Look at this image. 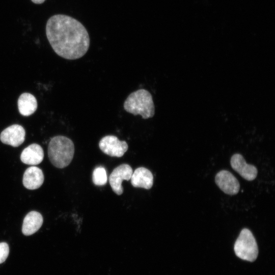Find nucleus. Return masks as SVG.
<instances>
[{
  "mask_svg": "<svg viewBox=\"0 0 275 275\" xmlns=\"http://www.w3.org/2000/svg\"><path fill=\"white\" fill-rule=\"evenodd\" d=\"M46 35L54 51L65 59L81 58L90 46V37L86 28L77 19L66 15L50 17L46 23Z\"/></svg>",
  "mask_w": 275,
  "mask_h": 275,
  "instance_id": "f257e3e1",
  "label": "nucleus"
},
{
  "mask_svg": "<svg viewBox=\"0 0 275 275\" xmlns=\"http://www.w3.org/2000/svg\"><path fill=\"white\" fill-rule=\"evenodd\" d=\"M74 151L72 141L63 135L52 138L48 146V154L51 163L60 169L70 164L73 158Z\"/></svg>",
  "mask_w": 275,
  "mask_h": 275,
  "instance_id": "f03ea898",
  "label": "nucleus"
},
{
  "mask_svg": "<svg viewBox=\"0 0 275 275\" xmlns=\"http://www.w3.org/2000/svg\"><path fill=\"white\" fill-rule=\"evenodd\" d=\"M124 110L134 116L140 115L144 119L152 118L155 114V106L151 94L142 89L131 93L124 101Z\"/></svg>",
  "mask_w": 275,
  "mask_h": 275,
  "instance_id": "7ed1b4c3",
  "label": "nucleus"
},
{
  "mask_svg": "<svg viewBox=\"0 0 275 275\" xmlns=\"http://www.w3.org/2000/svg\"><path fill=\"white\" fill-rule=\"evenodd\" d=\"M236 255L239 258L251 262L255 261L258 255V248L252 232L243 229L237 238L234 246Z\"/></svg>",
  "mask_w": 275,
  "mask_h": 275,
  "instance_id": "20e7f679",
  "label": "nucleus"
},
{
  "mask_svg": "<svg viewBox=\"0 0 275 275\" xmlns=\"http://www.w3.org/2000/svg\"><path fill=\"white\" fill-rule=\"evenodd\" d=\"M99 147L105 154L117 157L123 156L128 149L126 142L120 141L113 135L103 137L99 142Z\"/></svg>",
  "mask_w": 275,
  "mask_h": 275,
  "instance_id": "39448f33",
  "label": "nucleus"
},
{
  "mask_svg": "<svg viewBox=\"0 0 275 275\" xmlns=\"http://www.w3.org/2000/svg\"><path fill=\"white\" fill-rule=\"evenodd\" d=\"M133 173L131 167L128 164H122L114 169L109 177V182L112 189L118 195L123 192L122 182L130 179Z\"/></svg>",
  "mask_w": 275,
  "mask_h": 275,
  "instance_id": "423d86ee",
  "label": "nucleus"
},
{
  "mask_svg": "<svg viewBox=\"0 0 275 275\" xmlns=\"http://www.w3.org/2000/svg\"><path fill=\"white\" fill-rule=\"evenodd\" d=\"M215 182L218 187L229 195L237 194L240 189V184L237 178L229 171L222 170L215 177Z\"/></svg>",
  "mask_w": 275,
  "mask_h": 275,
  "instance_id": "0eeeda50",
  "label": "nucleus"
},
{
  "mask_svg": "<svg viewBox=\"0 0 275 275\" xmlns=\"http://www.w3.org/2000/svg\"><path fill=\"white\" fill-rule=\"evenodd\" d=\"M25 131L18 124H13L3 130L0 134V140L5 144L17 147L25 140Z\"/></svg>",
  "mask_w": 275,
  "mask_h": 275,
  "instance_id": "6e6552de",
  "label": "nucleus"
},
{
  "mask_svg": "<svg viewBox=\"0 0 275 275\" xmlns=\"http://www.w3.org/2000/svg\"><path fill=\"white\" fill-rule=\"evenodd\" d=\"M230 163L232 169L244 179L252 181L256 178L257 169L252 164H248L240 154L236 153L233 155L231 158Z\"/></svg>",
  "mask_w": 275,
  "mask_h": 275,
  "instance_id": "1a4fd4ad",
  "label": "nucleus"
},
{
  "mask_svg": "<svg viewBox=\"0 0 275 275\" xmlns=\"http://www.w3.org/2000/svg\"><path fill=\"white\" fill-rule=\"evenodd\" d=\"M44 179L42 171L37 167L32 166L24 172L22 183L25 188L33 190L39 188L42 185Z\"/></svg>",
  "mask_w": 275,
  "mask_h": 275,
  "instance_id": "9d476101",
  "label": "nucleus"
},
{
  "mask_svg": "<svg viewBox=\"0 0 275 275\" xmlns=\"http://www.w3.org/2000/svg\"><path fill=\"white\" fill-rule=\"evenodd\" d=\"M131 185L134 187L150 189L153 184V176L150 170L139 167L133 172L131 178Z\"/></svg>",
  "mask_w": 275,
  "mask_h": 275,
  "instance_id": "9b49d317",
  "label": "nucleus"
},
{
  "mask_svg": "<svg viewBox=\"0 0 275 275\" xmlns=\"http://www.w3.org/2000/svg\"><path fill=\"white\" fill-rule=\"evenodd\" d=\"M43 157L42 148L36 143L31 144L24 148L20 155V159L23 163L33 166L41 163Z\"/></svg>",
  "mask_w": 275,
  "mask_h": 275,
  "instance_id": "f8f14e48",
  "label": "nucleus"
},
{
  "mask_svg": "<svg viewBox=\"0 0 275 275\" xmlns=\"http://www.w3.org/2000/svg\"><path fill=\"white\" fill-rule=\"evenodd\" d=\"M43 222V217L39 212L36 211L29 212L24 217L23 221L22 233L25 236L34 234L42 226Z\"/></svg>",
  "mask_w": 275,
  "mask_h": 275,
  "instance_id": "ddd939ff",
  "label": "nucleus"
},
{
  "mask_svg": "<svg viewBox=\"0 0 275 275\" xmlns=\"http://www.w3.org/2000/svg\"><path fill=\"white\" fill-rule=\"evenodd\" d=\"M17 103L19 112L23 116L32 115L37 108L36 98L29 93L21 94L18 98Z\"/></svg>",
  "mask_w": 275,
  "mask_h": 275,
  "instance_id": "4468645a",
  "label": "nucleus"
},
{
  "mask_svg": "<svg viewBox=\"0 0 275 275\" xmlns=\"http://www.w3.org/2000/svg\"><path fill=\"white\" fill-rule=\"evenodd\" d=\"M107 180L105 168L100 166L96 168L92 174V181L95 185L102 186L105 185Z\"/></svg>",
  "mask_w": 275,
  "mask_h": 275,
  "instance_id": "2eb2a0df",
  "label": "nucleus"
},
{
  "mask_svg": "<svg viewBox=\"0 0 275 275\" xmlns=\"http://www.w3.org/2000/svg\"><path fill=\"white\" fill-rule=\"evenodd\" d=\"M9 253V247L6 242L0 243V264L7 258Z\"/></svg>",
  "mask_w": 275,
  "mask_h": 275,
  "instance_id": "dca6fc26",
  "label": "nucleus"
},
{
  "mask_svg": "<svg viewBox=\"0 0 275 275\" xmlns=\"http://www.w3.org/2000/svg\"><path fill=\"white\" fill-rule=\"evenodd\" d=\"M45 0H31V1L36 4H41L45 2Z\"/></svg>",
  "mask_w": 275,
  "mask_h": 275,
  "instance_id": "f3484780",
  "label": "nucleus"
}]
</instances>
